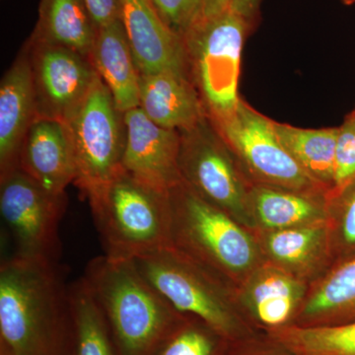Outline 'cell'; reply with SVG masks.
<instances>
[{
    "mask_svg": "<svg viewBox=\"0 0 355 355\" xmlns=\"http://www.w3.org/2000/svg\"><path fill=\"white\" fill-rule=\"evenodd\" d=\"M90 60L119 111L139 107V71L121 19L98 28Z\"/></svg>",
    "mask_w": 355,
    "mask_h": 355,
    "instance_id": "17",
    "label": "cell"
},
{
    "mask_svg": "<svg viewBox=\"0 0 355 355\" xmlns=\"http://www.w3.org/2000/svg\"><path fill=\"white\" fill-rule=\"evenodd\" d=\"M151 1L163 22L182 39L202 17L203 0H151Z\"/></svg>",
    "mask_w": 355,
    "mask_h": 355,
    "instance_id": "28",
    "label": "cell"
},
{
    "mask_svg": "<svg viewBox=\"0 0 355 355\" xmlns=\"http://www.w3.org/2000/svg\"><path fill=\"white\" fill-rule=\"evenodd\" d=\"M345 6H350L355 3V0H340Z\"/></svg>",
    "mask_w": 355,
    "mask_h": 355,
    "instance_id": "34",
    "label": "cell"
},
{
    "mask_svg": "<svg viewBox=\"0 0 355 355\" xmlns=\"http://www.w3.org/2000/svg\"><path fill=\"white\" fill-rule=\"evenodd\" d=\"M209 118V116H207ZM236 159L261 184L306 195L326 193L299 166L280 141L273 120L240 99L234 113L221 120H210Z\"/></svg>",
    "mask_w": 355,
    "mask_h": 355,
    "instance_id": "8",
    "label": "cell"
},
{
    "mask_svg": "<svg viewBox=\"0 0 355 355\" xmlns=\"http://www.w3.org/2000/svg\"><path fill=\"white\" fill-rule=\"evenodd\" d=\"M86 198L105 256L135 260L172 247L168 193L137 181L123 168Z\"/></svg>",
    "mask_w": 355,
    "mask_h": 355,
    "instance_id": "3",
    "label": "cell"
},
{
    "mask_svg": "<svg viewBox=\"0 0 355 355\" xmlns=\"http://www.w3.org/2000/svg\"><path fill=\"white\" fill-rule=\"evenodd\" d=\"M97 31L85 0H41L38 22L30 38L90 58Z\"/></svg>",
    "mask_w": 355,
    "mask_h": 355,
    "instance_id": "18",
    "label": "cell"
},
{
    "mask_svg": "<svg viewBox=\"0 0 355 355\" xmlns=\"http://www.w3.org/2000/svg\"><path fill=\"white\" fill-rule=\"evenodd\" d=\"M121 21L139 73L189 72L183 39L163 22L151 0H121Z\"/></svg>",
    "mask_w": 355,
    "mask_h": 355,
    "instance_id": "13",
    "label": "cell"
},
{
    "mask_svg": "<svg viewBox=\"0 0 355 355\" xmlns=\"http://www.w3.org/2000/svg\"><path fill=\"white\" fill-rule=\"evenodd\" d=\"M181 132L179 166L183 183L232 217H247L251 197L236 167L234 154L209 118Z\"/></svg>",
    "mask_w": 355,
    "mask_h": 355,
    "instance_id": "10",
    "label": "cell"
},
{
    "mask_svg": "<svg viewBox=\"0 0 355 355\" xmlns=\"http://www.w3.org/2000/svg\"><path fill=\"white\" fill-rule=\"evenodd\" d=\"M65 125L76 167L73 184L87 197L123 170L127 137L125 116L99 76Z\"/></svg>",
    "mask_w": 355,
    "mask_h": 355,
    "instance_id": "7",
    "label": "cell"
},
{
    "mask_svg": "<svg viewBox=\"0 0 355 355\" xmlns=\"http://www.w3.org/2000/svg\"><path fill=\"white\" fill-rule=\"evenodd\" d=\"M300 326L355 321V258L333 270L315 289L299 313Z\"/></svg>",
    "mask_w": 355,
    "mask_h": 355,
    "instance_id": "22",
    "label": "cell"
},
{
    "mask_svg": "<svg viewBox=\"0 0 355 355\" xmlns=\"http://www.w3.org/2000/svg\"><path fill=\"white\" fill-rule=\"evenodd\" d=\"M139 107L156 125L184 132L207 118L191 76L175 71L139 74Z\"/></svg>",
    "mask_w": 355,
    "mask_h": 355,
    "instance_id": "16",
    "label": "cell"
},
{
    "mask_svg": "<svg viewBox=\"0 0 355 355\" xmlns=\"http://www.w3.org/2000/svg\"><path fill=\"white\" fill-rule=\"evenodd\" d=\"M67 198L44 191L20 168L0 178V214L14 257L58 263L60 223Z\"/></svg>",
    "mask_w": 355,
    "mask_h": 355,
    "instance_id": "9",
    "label": "cell"
},
{
    "mask_svg": "<svg viewBox=\"0 0 355 355\" xmlns=\"http://www.w3.org/2000/svg\"><path fill=\"white\" fill-rule=\"evenodd\" d=\"M250 197L259 220L275 230L316 223L324 216L319 203L313 198L315 196L260 184Z\"/></svg>",
    "mask_w": 355,
    "mask_h": 355,
    "instance_id": "24",
    "label": "cell"
},
{
    "mask_svg": "<svg viewBox=\"0 0 355 355\" xmlns=\"http://www.w3.org/2000/svg\"><path fill=\"white\" fill-rule=\"evenodd\" d=\"M123 116L127 130L123 170L154 190L169 193L183 183L179 166L181 132L156 125L140 107Z\"/></svg>",
    "mask_w": 355,
    "mask_h": 355,
    "instance_id": "12",
    "label": "cell"
},
{
    "mask_svg": "<svg viewBox=\"0 0 355 355\" xmlns=\"http://www.w3.org/2000/svg\"><path fill=\"white\" fill-rule=\"evenodd\" d=\"M289 355H355V321L326 326L291 324L268 331Z\"/></svg>",
    "mask_w": 355,
    "mask_h": 355,
    "instance_id": "23",
    "label": "cell"
},
{
    "mask_svg": "<svg viewBox=\"0 0 355 355\" xmlns=\"http://www.w3.org/2000/svg\"><path fill=\"white\" fill-rule=\"evenodd\" d=\"M19 168L44 191L55 197H65L67 187L76 180L73 153L65 123L37 119L23 142Z\"/></svg>",
    "mask_w": 355,
    "mask_h": 355,
    "instance_id": "15",
    "label": "cell"
},
{
    "mask_svg": "<svg viewBox=\"0 0 355 355\" xmlns=\"http://www.w3.org/2000/svg\"><path fill=\"white\" fill-rule=\"evenodd\" d=\"M261 3V0H235L231 6L258 24Z\"/></svg>",
    "mask_w": 355,
    "mask_h": 355,
    "instance_id": "31",
    "label": "cell"
},
{
    "mask_svg": "<svg viewBox=\"0 0 355 355\" xmlns=\"http://www.w3.org/2000/svg\"><path fill=\"white\" fill-rule=\"evenodd\" d=\"M257 355H289L287 354L286 350L282 349V347H279V345H275V350H270V352H261V354H258Z\"/></svg>",
    "mask_w": 355,
    "mask_h": 355,
    "instance_id": "33",
    "label": "cell"
},
{
    "mask_svg": "<svg viewBox=\"0 0 355 355\" xmlns=\"http://www.w3.org/2000/svg\"><path fill=\"white\" fill-rule=\"evenodd\" d=\"M168 198L172 247L226 272H241L253 265L254 243L232 216L184 183L172 189Z\"/></svg>",
    "mask_w": 355,
    "mask_h": 355,
    "instance_id": "5",
    "label": "cell"
},
{
    "mask_svg": "<svg viewBox=\"0 0 355 355\" xmlns=\"http://www.w3.org/2000/svg\"><path fill=\"white\" fill-rule=\"evenodd\" d=\"M233 343L198 318L184 315L154 355H227Z\"/></svg>",
    "mask_w": 355,
    "mask_h": 355,
    "instance_id": "25",
    "label": "cell"
},
{
    "mask_svg": "<svg viewBox=\"0 0 355 355\" xmlns=\"http://www.w3.org/2000/svg\"><path fill=\"white\" fill-rule=\"evenodd\" d=\"M338 128L335 181L328 196L330 200H335L355 184V108Z\"/></svg>",
    "mask_w": 355,
    "mask_h": 355,
    "instance_id": "27",
    "label": "cell"
},
{
    "mask_svg": "<svg viewBox=\"0 0 355 355\" xmlns=\"http://www.w3.org/2000/svg\"><path fill=\"white\" fill-rule=\"evenodd\" d=\"M256 24L232 6L200 18L183 37L189 72L210 120L234 113L245 40Z\"/></svg>",
    "mask_w": 355,
    "mask_h": 355,
    "instance_id": "4",
    "label": "cell"
},
{
    "mask_svg": "<svg viewBox=\"0 0 355 355\" xmlns=\"http://www.w3.org/2000/svg\"><path fill=\"white\" fill-rule=\"evenodd\" d=\"M102 311L118 355H154L184 315L137 270L132 260L100 256L83 277Z\"/></svg>",
    "mask_w": 355,
    "mask_h": 355,
    "instance_id": "2",
    "label": "cell"
},
{
    "mask_svg": "<svg viewBox=\"0 0 355 355\" xmlns=\"http://www.w3.org/2000/svg\"><path fill=\"white\" fill-rule=\"evenodd\" d=\"M304 288L297 279L275 268L257 275L249 291V305L254 318L268 331L291 324Z\"/></svg>",
    "mask_w": 355,
    "mask_h": 355,
    "instance_id": "21",
    "label": "cell"
},
{
    "mask_svg": "<svg viewBox=\"0 0 355 355\" xmlns=\"http://www.w3.org/2000/svg\"><path fill=\"white\" fill-rule=\"evenodd\" d=\"M24 48L31 65L38 119L67 123L83 105L98 77L90 58L31 38Z\"/></svg>",
    "mask_w": 355,
    "mask_h": 355,
    "instance_id": "11",
    "label": "cell"
},
{
    "mask_svg": "<svg viewBox=\"0 0 355 355\" xmlns=\"http://www.w3.org/2000/svg\"><path fill=\"white\" fill-rule=\"evenodd\" d=\"M273 127L287 151L328 198L335 181L338 127L302 128L275 121Z\"/></svg>",
    "mask_w": 355,
    "mask_h": 355,
    "instance_id": "19",
    "label": "cell"
},
{
    "mask_svg": "<svg viewBox=\"0 0 355 355\" xmlns=\"http://www.w3.org/2000/svg\"><path fill=\"white\" fill-rule=\"evenodd\" d=\"M235 0H203L202 17L211 18L227 10Z\"/></svg>",
    "mask_w": 355,
    "mask_h": 355,
    "instance_id": "32",
    "label": "cell"
},
{
    "mask_svg": "<svg viewBox=\"0 0 355 355\" xmlns=\"http://www.w3.org/2000/svg\"><path fill=\"white\" fill-rule=\"evenodd\" d=\"M336 200H343L342 233L343 239L355 245V184Z\"/></svg>",
    "mask_w": 355,
    "mask_h": 355,
    "instance_id": "30",
    "label": "cell"
},
{
    "mask_svg": "<svg viewBox=\"0 0 355 355\" xmlns=\"http://www.w3.org/2000/svg\"><path fill=\"white\" fill-rule=\"evenodd\" d=\"M37 119L31 65L23 46L0 83V178L19 168L23 142Z\"/></svg>",
    "mask_w": 355,
    "mask_h": 355,
    "instance_id": "14",
    "label": "cell"
},
{
    "mask_svg": "<svg viewBox=\"0 0 355 355\" xmlns=\"http://www.w3.org/2000/svg\"><path fill=\"white\" fill-rule=\"evenodd\" d=\"M132 261L178 312L198 318L231 342H239L245 336V328L220 287L190 256L167 247Z\"/></svg>",
    "mask_w": 355,
    "mask_h": 355,
    "instance_id": "6",
    "label": "cell"
},
{
    "mask_svg": "<svg viewBox=\"0 0 355 355\" xmlns=\"http://www.w3.org/2000/svg\"><path fill=\"white\" fill-rule=\"evenodd\" d=\"M69 286L58 263L11 256L0 266V355H64Z\"/></svg>",
    "mask_w": 355,
    "mask_h": 355,
    "instance_id": "1",
    "label": "cell"
},
{
    "mask_svg": "<svg viewBox=\"0 0 355 355\" xmlns=\"http://www.w3.org/2000/svg\"><path fill=\"white\" fill-rule=\"evenodd\" d=\"M69 333L64 355H118L102 311L83 279L69 286Z\"/></svg>",
    "mask_w": 355,
    "mask_h": 355,
    "instance_id": "20",
    "label": "cell"
},
{
    "mask_svg": "<svg viewBox=\"0 0 355 355\" xmlns=\"http://www.w3.org/2000/svg\"><path fill=\"white\" fill-rule=\"evenodd\" d=\"M326 235L321 223L275 230L268 238V249L275 260L299 266L309 263L319 251Z\"/></svg>",
    "mask_w": 355,
    "mask_h": 355,
    "instance_id": "26",
    "label": "cell"
},
{
    "mask_svg": "<svg viewBox=\"0 0 355 355\" xmlns=\"http://www.w3.org/2000/svg\"><path fill=\"white\" fill-rule=\"evenodd\" d=\"M98 28L121 19V0H85Z\"/></svg>",
    "mask_w": 355,
    "mask_h": 355,
    "instance_id": "29",
    "label": "cell"
}]
</instances>
